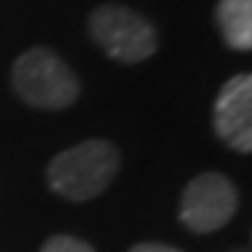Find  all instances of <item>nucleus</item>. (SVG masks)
Segmentation results:
<instances>
[{
	"label": "nucleus",
	"instance_id": "nucleus-4",
	"mask_svg": "<svg viewBox=\"0 0 252 252\" xmlns=\"http://www.w3.org/2000/svg\"><path fill=\"white\" fill-rule=\"evenodd\" d=\"M239 206L237 186L221 173L196 175L180 196L178 219L193 234H211L232 221Z\"/></svg>",
	"mask_w": 252,
	"mask_h": 252
},
{
	"label": "nucleus",
	"instance_id": "nucleus-8",
	"mask_svg": "<svg viewBox=\"0 0 252 252\" xmlns=\"http://www.w3.org/2000/svg\"><path fill=\"white\" fill-rule=\"evenodd\" d=\"M129 252H180V250L173 245H162V242H139V245L129 247Z\"/></svg>",
	"mask_w": 252,
	"mask_h": 252
},
{
	"label": "nucleus",
	"instance_id": "nucleus-6",
	"mask_svg": "<svg viewBox=\"0 0 252 252\" xmlns=\"http://www.w3.org/2000/svg\"><path fill=\"white\" fill-rule=\"evenodd\" d=\"M216 26L229 49H252V0H219L216 3Z\"/></svg>",
	"mask_w": 252,
	"mask_h": 252
},
{
	"label": "nucleus",
	"instance_id": "nucleus-7",
	"mask_svg": "<svg viewBox=\"0 0 252 252\" xmlns=\"http://www.w3.org/2000/svg\"><path fill=\"white\" fill-rule=\"evenodd\" d=\"M39 252H95L93 245L72 234H54L41 245Z\"/></svg>",
	"mask_w": 252,
	"mask_h": 252
},
{
	"label": "nucleus",
	"instance_id": "nucleus-3",
	"mask_svg": "<svg viewBox=\"0 0 252 252\" xmlns=\"http://www.w3.org/2000/svg\"><path fill=\"white\" fill-rule=\"evenodd\" d=\"M90 36L113 62L139 64L157 52V29L126 5H98L90 13Z\"/></svg>",
	"mask_w": 252,
	"mask_h": 252
},
{
	"label": "nucleus",
	"instance_id": "nucleus-2",
	"mask_svg": "<svg viewBox=\"0 0 252 252\" xmlns=\"http://www.w3.org/2000/svg\"><path fill=\"white\" fill-rule=\"evenodd\" d=\"M10 85L26 106L41 111H64L80 95V80L70 64L44 47H33L18 57Z\"/></svg>",
	"mask_w": 252,
	"mask_h": 252
},
{
	"label": "nucleus",
	"instance_id": "nucleus-5",
	"mask_svg": "<svg viewBox=\"0 0 252 252\" xmlns=\"http://www.w3.org/2000/svg\"><path fill=\"white\" fill-rule=\"evenodd\" d=\"M214 134L229 150L252 152V77L247 72L221 85L214 103Z\"/></svg>",
	"mask_w": 252,
	"mask_h": 252
},
{
	"label": "nucleus",
	"instance_id": "nucleus-1",
	"mask_svg": "<svg viewBox=\"0 0 252 252\" xmlns=\"http://www.w3.org/2000/svg\"><path fill=\"white\" fill-rule=\"evenodd\" d=\"M121 170V152L108 139H85L60 152L47 167L49 188L67 201L98 198Z\"/></svg>",
	"mask_w": 252,
	"mask_h": 252
}]
</instances>
